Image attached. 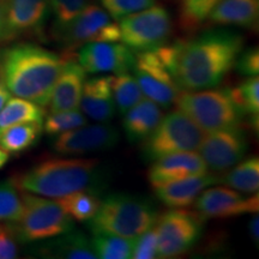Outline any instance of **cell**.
<instances>
[{
    "mask_svg": "<svg viewBox=\"0 0 259 259\" xmlns=\"http://www.w3.org/2000/svg\"><path fill=\"white\" fill-rule=\"evenodd\" d=\"M235 69L244 76H258L259 73V51L257 47L242 51L235 63Z\"/></svg>",
    "mask_w": 259,
    "mask_h": 259,
    "instance_id": "37",
    "label": "cell"
},
{
    "mask_svg": "<svg viewBox=\"0 0 259 259\" xmlns=\"http://www.w3.org/2000/svg\"><path fill=\"white\" fill-rule=\"evenodd\" d=\"M119 131L107 124L83 125L57 135L53 141L54 151L61 155H84L111 150L118 144Z\"/></svg>",
    "mask_w": 259,
    "mask_h": 259,
    "instance_id": "14",
    "label": "cell"
},
{
    "mask_svg": "<svg viewBox=\"0 0 259 259\" xmlns=\"http://www.w3.org/2000/svg\"><path fill=\"white\" fill-rule=\"evenodd\" d=\"M102 8L114 21H120L126 16L142 11L155 5L156 0H100Z\"/></svg>",
    "mask_w": 259,
    "mask_h": 259,
    "instance_id": "34",
    "label": "cell"
},
{
    "mask_svg": "<svg viewBox=\"0 0 259 259\" xmlns=\"http://www.w3.org/2000/svg\"><path fill=\"white\" fill-rule=\"evenodd\" d=\"M63 65L54 52L16 44L0 51V79L14 96L47 107Z\"/></svg>",
    "mask_w": 259,
    "mask_h": 259,
    "instance_id": "2",
    "label": "cell"
},
{
    "mask_svg": "<svg viewBox=\"0 0 259 259\" xmlns=\"http://www.w3.org/2000/svg\"><path fill=\"white\" fill-rule=\"evenodd\" d=\"M259 218L257 213H253V218L251 219L250 223H248V232H250V235L252 238V240L255 242V245L258 246L259 242Z\"/></svg>",
    "mask_w": 259,
    "mask_h": 259,
    "instance_id": "39",
    "label": "cell"
},
{
    "mask_svg": "<svg viewBox=\"0 0 259 259\" xmlns=\"http://www.w3.org/2000/svg\"><path fill=\"white\" fill-rule=\"evenodd\" d=\"M44 131L42 122H23L0 134V148L8 154H18L36 144Z\"/></svg>",
    "mask_w": 259,
    "mask_h": 259,
    "instance_id": "25",
    "label": "cell"
},
{
    "mask_svg": "<svg viewBox=\"0 0 259 259\" xmlns=\"http://www.w3.org/2000/svg\"><path fill=\"white\" fill-rule=\"evenodd\" d=\"M220 183L244 193H257L259 190V160L250 157L240 161L234 169L220 176Z\"/></svg>",
    "mask_w": 259,
    "mask_h": 259,
    "instance_id": "26",
    "label": "cell"
},
{
    "mask_svg": "<svg viewBox=\"0 0 259 259\" xmlns=\"http://www.w3.org/2000/svg\"><path fill=\"white\" fill-rule=\"evenodd\" d=\"M51 241L38 246V254L46 258L58 259H97L92 241L82 232L71 229Z\"/></svg>",
    "mask_w": 259,
    "mask_h": 259,
    "instance_id": "22",
    "label": "cell"
},
{
    "mask_svg": "<svg viewBox=\"0 0 259 259\" xmlns=\"http://www.w3.org/2000/svg\"><path fill=\"white\" fill-rule=\"evenodd\" d=\"M79 107L84 115L95 121L107 122L114 118L116 107L109 76L85 79Z\"/></svg>",
    "mask_w": 259,
    "mask_h": 259,
    "instance_id": "20",
    "label": "cell"
},
{
    "mask_svg": "<svg viewBox=\"0 0 259 259\" xmlns=\"http://www.w3.org/2000/svg\"><path fill=\"white\" fill-rule=\"evenodd\" d=\"M6 42V23H5V12L0 3V44Z\"/></svg>",
    "mask_w": 259,
    "mask_h": 259,
    "instance_id": "41",
    "label": "cell"
},
{
    "mask_svg": "<svg viewBox=\"0 0 259 259\" xmlns=\"http://www.w3.org/2000/svg\"><path fill=\"white\" fill-rule=\"evenodd\" d=\"M18 257V240L11 223L0 227V259H14Z\"/></svg>",
    "mask_w": 259,
    "mask_h": 259,
    "instance_id": "38",
    "label": "cell"
},
{
    "mask_svg": "<svg viewBox=\"0 0 259 259\" xmlns=\"http://www.w3.org/2000/svg\"><path fill=\"white\" fill-rule=\"evenodd\" d=\"M119 28L120 40L130 50L147 51L168 41L171 34V19L166 9L153 5L121 18Z\"/></svg>",
    "mask_w": 259,
    "mask_h": 259,
    "instance_id": "11",
    "label": "cell"
},
{
    "mask_svg": "<svg viewBox=\"0 0 259 259\" xmlns=\"http://www.w3.org/2000/svg\"><path fill=\"white\" fill-rule=\"evenodd\" d=\"M233 101L244 115L257 116L259 114V78L248 77L236 88L229 89Z\"/></svg>",
    "mask_w": 259,
    "mask_h": 259,
    "instance_id": "31",
    "label": "cell"
},
{
    "mask_svg": "<svg viewBox=\"0 0 259 259\" xmlns=\"http://www.w3.org/2000/svg\"><path fill=\"white\" fill-rule=\"evenodd\" d=\"M158 211L150 200L139 196L114 193L101 199L95 216L88 221L94 233L135 239L156 225Z\"/></svg>",
    "mask_w": 259,
    "mask_h": 259,
    "instance_id": "4",
    "label": "cell"
},
{
    "mask_svg": "<svg viewBox=\"0 0 259 259\" xmlns=\"http://www.w3.org/2000/svg\"><path fill=\"white\" fill-rule=\"evenodd\" d=\"M220 184V176L215 173L198 174L171 181L155 189L160 202L169 208H186L193 204L197 197L206 187Z\"/></svg>",
    "mask_w": 259,
    "mask_h": 259,
    "instance_id": "19",
    "label": "cell"
},
{
    "mask_svg": "<svg viewBox=\"0 0 259 259\" xmlns=\"http://www.w3.org/2000/svg\"><path fill=\"white\" fill-rule=\"evenodd\" d=\"M208 171L203 158L194 151H181L162 156L154 161L148 178L154 189L171 181L198 176Z\"/></svg>",
    "mask_w": 259,
    "mask_h": 259,
    "instance_id": "17",
    "label": "cell"
},
{
    "mask_svg": "<svg viewBox=\"0 0 259 259\" xmlns=\"http://www.w3.org/2000/svg\"><path fill=\"white\" fill-rule=\"evenodd\" d=\"M23 212V202L18 187L10 179L0 183V227L16 223Z\"/></svg>",
    "mask_w": 259,
    "mask_h": 259,
    "instance_id": "30",
    "label": "cell"
},
{
    "mask_svg": "<svg viewBox=\"0 0 259 259\" xmlns=\"http://www.w3.org/2000/svg\"><path fill=\"white\" fill-rule=\"evenodd\" d=\"M199 155L208 169L221 173L238 164L248 150L247 135L240 126L209 132L203 138Z\"/></svg>",
    "mask_w": 259,
    "mask_h": 259,
    "instance_id": "12",
    "label": "cell"
},
{
    "mask_svg": "<svg viewBox=\"0 0 259 259\" xmlns=\"http://www.w3.org/2000/svg\"><path fill=\"white\" fill-rule=\"evenodd\" d=\"M116 111L124 115L128 109L144 99L137 80L128 72L109 76Z\"/></svg>",
    "mask_w": 259,
    "mask_h": 259,
    "instance_id": "28",
    "label": "cell"
},
{
    "mask_svg": "<svg viewBox=\"0 0 259 259\" xmlns=\"http://www.w3.org/2000/svg\"><path fill=\"white\" fill-rule=\"evenodd\" d=\"M12 180L19 191L58 199L77 191L100 192L105 176L93 158H51Z\"/></svg>",
    "mask_w": 259,
    "mask_h": 259,
    "instance_id": "3",
    "label": "cell"
},
{
    "mask_svg": "<svg viewBox=\"0 0 259 259\" xmlns=\"http://www.w3.org/2000/svg\"><path fill=\"white\" fill-rule=\"evenodd\" d=\"M5 12L6 41L41 31L51 12L48 0H0Z\"/></svg>",
    "mask_w": 259,
    "mask_h": 259,
    "instance_id": "16",
    "label": "cell"
},
{
    "mask_svg": "<svg viewBox=\"0 0 259 259\" xmlns=\"http://www.w3.org/2000/svg\"><path fill=\"white\" fill-rule=\"evenodd\" d=\"M12 96V94L9 92V89L6 88V85L3 83V80L0 79V112H2L3 107L5 106V103L8 102V100Z\"/></svg>",
    "mask_w": 259,
    "mask_h": 259,
    "instance_id": "40",
    "label": "cell"
},
{
    "mask_svg": "<svg viewBox=\"0 0 259 259\" xmlns=\"http://www.w3.org/2000/svg\"><path fill=\"white\" fill-rule=\"evenodd\" d=\"M220 0H181L180 23L185 30H196L208 19L210 11Z\"/></svg>",
    "mask_w": 259,
    "mask_h": 259,
    "instance_id": "32",
    "label": "cell"
},
{
    "mask_svg": "<svg viewBox=\"0 0 259 259\" xmlns=\"http://www.w3.org/2000/svg\"><path fill=\"white\" fill-rule=\"evenodd\" d=\"M87 72L72 58H64V65L53 88L50 103L51 113L78 109Z\"/></svg>",
    "mask_w": 259,
    "mask_h": 259,
    "instance_id": "18",
    "label": "cell"
},
{
    "mask_svg": "<svg viewBox=\"0 0 259 259\" xmlns=\"http://www.w3.org/2000/svg\"><path fill=\"white\" fill-rule=\"evenodd\" d=\"M259 0H220L208 19L213 24L254 29L258 25Z\"/></svg>",
    "mask_w": 259,
    "mask_h": 259,
    "instance_id": "23",
    "label": "cell"
},
{
    "mask_svg": "<svg viewBox=\"0 0 259 259\" xmlns=\"http://www.w3.org/2000/svg\"><path fill=\"white\" fill-rule=\"evenodd\" d=\"M176 103L206 134L240 126L245 116L233 101L229 89L181 90Z\"/></svg>",
    "mask_w": 259,
    "mask_h": 259,
    "instance_id": "6",
    "label": "cell"
},
{
    "mask_svg": "<svg viewBox=\"0 0 259 259\" xmlns=\"http://www.w3.org/2000/svg\"><path fill=\"white\" fill-rule=\"evenodd\" d=\"M176 58L177 41L135 53L134 77L144 97L157 103L161 108L173 105L181 92L174 78Z\"/></svg>",
    "mask_w": 259,
    "mask_h": 259,
    "instance_id": "5",
    "label": "cell"
},
{
    "mask_svg": "<svg viewBox=\"0 0 259 259\" xmlns=\"http://www.w3.org/2000/svg\"><path fill=\"white\" fill-rule=\"evenodd\" d=\"M92 241L96 258L101 259H130L134 252L135 239L122 238L111 234L94 233Z\"/></svg>",
    "mask_w": 259,
    "mask_h": 259,
    "instance_id": "29",
    "label": "cell"
},
{
    "mask_svg": "<svg viewBox=\"0 0 259 259\" xmlns=\"http://www.w3.org/2000/svg\"><path fill=\"white\" fill-rule=\"evenodd\" d=\"M23 212L16 223H11L18 242L47 240L71 231L74 227L57 200L21 191Z\"/></svg>",
    "mask_w": 259,
    "mask_h": 259,
    "instance_id": "7",
    "label": "cell"
},
{
    "mask_svg": "<svg viewBox=\"0 0 259 259\" xmlns=\"http://www.w3.org/2000/svg\"><path fill=\"white\" fill-rule=\"evenodd\" d=\"M77 61L87 73L130 72L135 64L134 51L118 42H92L83 45Z\"/></svg>",
    "mask_w": 259,
    "mask_h": 259,
    "instance_id": "15",
    "label": "cell"
},
{
    "mask_svg": "<svg viewBox=\"0 0 259 259\" xmlns=\"http://www.w3.org/2000/svg\"><path fill=\"white\" fill-rule=\"evenodd\" d=\"M45 109L36 103L11 96L0 112V134L8 127L23 122H44Z\"/></svg>",
    "mask_w": 259,
    "mask_h": 259,
    "instance_id": "24",
    "label": "cell"
},
{
    "mask_svg": "<svg viewBox=\"0 0 259 259\" xmlns=\"http://www.w3.org/2000/svg\"><path fill=\"white\" fill-rule=\"evenodd\" d=\"M204 221L198 211L180 208L158 216L154 226L157 258H176L190 251L203 234Z\"/></svg>",
    "mask_w": 259,
    "mask_h": 259,
    "instance_id": "9",
    "label": "cell"
},
{
    "mask_svg": "<svg viewBox=\"0 0 259 259\" xmlns=\"http://www.w3.org/2000/svg\"><path fill=\"white\" fill-rule=\"evenodd\" d=\"M85 124H88V120L84 113L79 112L78 109H71L51 113L44 119L42 127L47 135L57 136Z\"/></svg>",
    "mask_w": 259,
    "mask_h": 259,
    "instance_id": "33",
    "label": "cell"
},
{
    "mask_svg": "<svg viewBox=\"0 0 259 259\" xmlns=\"http://www.w3.org/2000/svg\"><path fill=\"white\" fill-rule=\"evenodd\" d=\"M8 161H9V154L0 148V169L8 163Z\"/></svg>",
    "mask_w": 259,
    "mask_h": 259,
    "instance_id": "42",
    "label": "cell"
},
{
    "mask_svg": "<svg viewBox=\"0 0 259 259\" xmlns=\"http://www.w3.org/2000/svg\"><path fill=\"white\" fill-rule=\"evenodd\" d=\"M70 218L79 222L92 220L100 208L101 199L95 191H77L56 199Z\"/></svg>",
    "mask_w": 259,
    "mask_h": 259,
    "instance_id": "27",
    "label": "cell"
},
{
    "mask_svg": "<svg viewBox=\"0 0 259 259\" xmlns=\"http://www.w3.org/2000/svg\"><path fill=\"white\" fill-rule=\"evenodd\" d=\"M132 258L135 259H153L157 258L156 233L154 227L143 234L135 238Z\"/></svg>",
    "mask_w": 259,
    "mask_h": 259,
    "instance_id": "36",
    "label": "cell"
},
{
    "mask_svg": "<svg viewBox=\"0 0 259 259\" xmlns=\"http://www.w3.org/2000/svg\"><path fill=\"white\" fill-rule=\"evenodd\" d=\"M205 132L181 111L163 115L156 128L144 139L143 156L155 161L166 155L198 150Z\"/></svg>",
    "mask_w": 259,
    "mask_h": 259,
    "instance_id": "8",
    "label": "cell"
},
{
    "mask_svg": "<svg viewBox=\"0 0 259 259\" xmlns=\"http://www.w3.org/2000/svg\"><path fill=\"white\" fill-rule=\"evenodd\" d=\"M244 38L231 30H209L177 41L174 78L181 90L215 88L234 69Z\"/></svg>",
    "mask_w": 259,
    "mask_h": 259,
    "instance_id": "1",
    "label": "cell"
},
{
    "mask_svg": "<svg viewBox=\"0 0 259 259\" xmlns=\"http://www.w3.org/2000/svg\"><path fill=\"white\" fill-rule=\"evenodd\" d=\"M194 209L204 219H229L246 213H257L259 210V196L228 187H210L203 190L193 202Z\"/></svg>",
    "mask_w": 259,
    "mask_h": 259,
    "instance_id": "13",
    "label": "cell"
},
{
    "mask_svg": "<svg viewBox=\"0 0 259 259\" xmlns=\"http://www.w3.org/2000/svg\"><path fill=\"white\" fill-rule=\"evenodd\" d=\"M53 35L65 47L74 48L92 42L120 41V28L105 9L88 5L66 24L54 27Z\"/></svg>",
    "mask_w": 259,
    "mask_h": 259,
    "instance_id": "10",
    "label": "cell"
},
{
    "mask_svg": "<svg viewBox=\"0 0 259 259\" xmlns=\"http://www.w3.org/2000/svg\"><path fill=\"white\" fill-rule=\"evenodd\" d=\"M48 3L56 18L54 27L66 24L90 5V0H48Z\"/></svg>",
    "mask_w": 259,
    "mask_h": 259,
    "instance_id": "35",
    "label": "cell"
},
{
    "mask_svg": "<svg viewBox=\"0 0 259 259\" xmlns=\"http://www.w3.org/2000/svg\"><path fill=\"white\" fill-rule=\"evenodd\" d=\"M124 115L122 128L126 137L132 143H137L151 135L164 114L157 103L144 97Z\"/></svg>",
    "mask_w": 259,
    "mask_h": 259,
    "instance_id": "21",
    "label": "cell"
}]
</instances>
